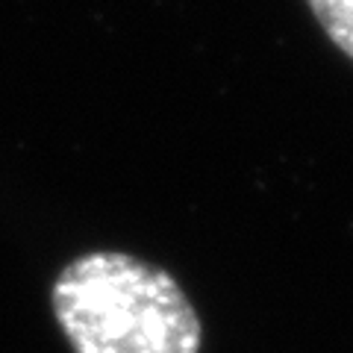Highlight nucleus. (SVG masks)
<instances>
[{"label":"nucleus","instance_id":"f257e3e1","mask_svg":"<svg viewBox=\"0 0 353 353\" xmlns=\"http://www.w3.org/2000/svg\"><path fill=\"white\" fill-rule=\"evenodd\" d=\"M74 353H201L203 324L168 271L118 250L74 259L53 283Z\"/></svg>","mask_w":353,"mask_h":353},{"label":"nucleus","instance_id":"f03ea898","mask_svg":"<svg viewBox=\"0 0 353 353\" xmlns=\"http://www.w3.org/2000/svg\"><path fill=\"white\" fill-rule=\"evenodd\" d=\"M330 39L353 59V0H309Z\"/></svg>","mask_w":353,"mask_h":353}]
</instances>
